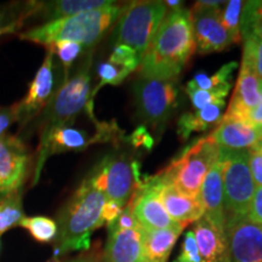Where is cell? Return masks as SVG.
Here are the masks:
<instances>
[{"instance_id": "6da1fadb", "label": "cell", "mask_w": 262, "mask_h": 262, "mask_svg": "<svg viewBox=\"0 0 262 262\" xmlns=\"http://www.w3.org/2000/svg\"><path fill=\"white\" fill-rule=\"evenodd\" d=\"M194 51L191 10H170L141 61V78L172 81Z\"/></svg>"}, {"instance_id": "7a4b0ae2", "label": "cell", "mask_w": 262, "mask_h": 262, "mask_svg": "<svg viewBox=\"0 0 262 262\" xmlns=\"http://www.w3.org/2000/svg\"><path fill=\"white\" fill-rule=\"evenodd\" d=\"M106 196L85 179L58 216L57 254L88 250L95 229L102 227L101 212Z\"/></svg>"}, {"instance_id": "3957f363", "label": "cell", "mask_w": 262, "mask_h": 262, "mask_svg": "<svg viewBox=\"0 0 262 262\" xmlns=\"http://www.w3.org/2000/svg\"><path fill=\"white\" fill-rule=\"evenodd\" d=\"M126 5H113L64 17L19 33L22 40H28L49 47L57 41H74L84 48H93L106 32L118 22Z\"/></svg>"}, {"instance_id": "277c9868", "label": "cell", "mask_w": 262, "mask_h": 262, "mask_svg": "<svg viewBox=\"0 0 262 262\" xmlns=\"http://www.w3.org/2000/svg\"><path fill=\"white\" fill-rule=\"evenodd\" d=\"M91 64L93 50L89 52L78 71L67 80L62 81L52 95L50 102L44 108V113L40 118V141L56 127L71 126L78 114L85 108L89 110V112L93 111V101L90 96Z\"/></svg>"}, {"instance_id": "5b68a950", "label": "cell", "mask_w": 262, "mask_h": 262, "mask_svg": "<svg viewBox=\"0 0 262 262\" xmlns=\"http://www.w3.org/2000/svg\"><path fill=\"white\" fill-rule=\"evenodd\" d=\"M219 150L220 147L209 135L193 140L156 176L182 194L199 199L202 183L217 160Z\"/></svg>"}, {"instance_id": "8992f818", "label": "cell", "mask_w": 262, "mask_h": 262, "mask_svg": "<svg viewBox=\"0 0 262 262\" xmlns=\"http://www.w3.org/2000/svg\"><path fill=\"white\" fill-rule=\"evenodd\" d=\"M166 14L168 8L164 2H134L126 4L113 33L114 47L126 45L142 61Z\"/></svg>"}, {"instance_id": "52a82bcc", "label": "cell", "mask_w": 262, "mask_h": 262, "mask_svg": "<svg viewBox=\"0 0 262 262\" xmlns=\"http://www.w3.org/2000/svg\"><path fill=\"white\" fill-rule=\"evenodd\" d=\"M219 157L222 162L226 217L247 216L256 188L249 168V149L220 147Z\"/></svg>"}, {"instance_id": "ba28073f", "label": "cell", "mask_w": 262, "mask_h": 262, "mask_svg": "<svg viewBox=\"0 0 262 262\" xmlns=\"http://www.w3.org/2000/svg\"><path fill=\"white\" fill-rule=\"evenodd\" d=\"M137 168V162L130 163L126 157L108 155L98 162L86 179L106 199L126 205L133 189L141 182Z\"/></svg>"}, {"instance_id": "9c48e42d", "label": "cell", "mask_w": 262, "mask_h": 262, "mask_svg": "<svg viewBox=\"0 0 262 262\" xmlns=\"http://www.w3.org/2000/svg\"><path fill=\"white\" fill-rule=\"evenodd\" d=\"M134 97L141 119L157 134L163 133L166 122L178 107L179 90L172 81L141 78L134 84Z\"/></svg>"}, {"instance_id": "30bf717a", "label": "cell", "mask_w": 262, "mask_h": 262, "mask_svg": "<svg viewBox=\"0 0 262 262\" xmlns=\"http://www.w3.org/2000/svg\"><path fill=\"white\" fill-rule=\"evenodd\" d=\"M226 262H262V226L248 216L226 222Z\"/></svg>"}, {"instance_id": "8fae6325", "label": "cell", "mask_w": 262, "mask_h": 262, "mask_svg": "<svg viewBox=\"0 0 262 262\" xmlns=\"http://www.w3.org/2000/svg\"><path fill=\"white\" fill-rule=\"evenodd\" d=\"M31 156L24 141L5 134L0 137V195L21 191L29 173Z\"/></svg>"}, {"instance_id": "7c38bea8", "label": "cell", "mask_w": 262, "mask_h": 262, "mask_svg": "<svg viewBox=\"0 0 262 262\" xmlns=\"http://www.w3.org/2000/svg\"><path fill=\"white\" fill-rule=\"evenodd\" d=\"M195 50L201 54L222 51L233 44L231 35L221 21L220 8L193 6L191 11Z\"/></svg>"}, {"instance_id": "4fadbf2b", "label": "cell", "mask_w": 262, "mask_h": 262, "mask_svg": "<svg viewBox=\"0 0 262 262\" xmlns=\"http://www.w3.org/2000/svg\"><path fill=\"white\" fill-rule=\"evenodd\" d=\"M55 94V73H54V54L47 51L40 68L35 73L34 79L29 84L28 93L19 103H16L17 123L26 125L33 118L38 116L50 102Z\"/></svg>"}, {"instance_id": "5bb4252c", "label": "cell", "mask_w": 262, "mask_h": 262, "mask_svg": "<svg viewBox=\"0 0 262 262\" xmlns=\"http://www.w3.org/2000/svg\"><path fill=\"white\" fill-rule=\"evenodd\" d=\"M133 214L142 229H163L182 227L170 217L160 202L156 185L150 178L140 182L129 201Z\"/></svg>"}, {"instance_id": "9a60e30c", "label": "cell", "mask_w": 262, "mask_h": 262, "mask_svg": "<svg viewBox=\"0 0 262 262\" xmlns=\"http://www.w3.org/2000/svg\"><path fill=\"white\" fill-rule=\"evenodd\" d=\"M101 141L103 140L100 134L90 137L85 131L74 129L72 126H61L50 131V134L44 140H41L39 145L38 159L35 164L34 176H33V186L39 182L42 168L49 157L64 152H79L88 148L94 142H101Z\"/></svg>"}, {"instance_id": "2e32d148", "label": "cell", "mask_w": 262, "mask_h": 262, "mask_svg": "<svg viewBox=\"0 0 262 262\" xmlns=\"http://www.w3.org/2000/svg\"><path fill=\"white\" fill-rule=\"evenodd\" d=\"M219 147L228 149H250L262 140V126L248 119L222 117L216 129L209 134Z\"/></svg>"}, {"instance_id": "e0dca14e", "label": "cell", "mask_w": 262, "mask_h": 262, "mask_svg": "<svg viewBox=\"0 0 262 262\" xmlns=\"http://www.w3.org/2000/svg\"><path fill=\"white\" fill-rule=\"evenodd\" d=\"M199 202L204 210V217L208 219L221 233L226 234V217L224 205V186H222V162L217 160L206 173L202 183Z\"/></svg>"}, {"instance_id": "ac0fdd59", "label": "cell", "mask_w": 262, "mask_h": 262, "mask_svg": "<svg viewBox=\"0 0 262 262\" xmlns=\"http://www.w3.org/2000/svg\"><path fill=\"white\" fill-rule=\"evenodd\" d=\"M150 180L156 185L164 209L176 224L181 225L185 228L187 225L196 222L203 217L204 210L199 199L182 194L173 186L160 181L156 175L152 176Z\"/></svg>"}, {"instance_id": "d6986e66", "label": "cell", "mask_w": 262, "mask_h": 262, "mask_svg": "<svg viewBox=\"0 0 262 262\" xmlns=\"http://www.w3.org/2000/svg\"><path fill=\"white\" fill-rule=\"evenodd\" d=\"M260 80L253 68L242 61L233 96L224 117L248 119L260 102Z\"/></svg>"}, {"instance_id": "ffe728a7", "label": "cell", "mask_w": 262, "mask_h": 262, "mask_svg": "<svg viewBox=\"0 0 262 262\" xmlns=\"http://www.w3.org/2000/svg\"><path fill=\"white\" fill-rule=\"evenodd\" d=\"M104 262H145L142 254V229H110L104 248Z\"/></svg>"}, {"instance_id": "44dd1931", "label": "cell", "mask_w": 262, "mask_h": 262, "mask_svg": "<svg viewBox=\"0 0 262 262\" xmlns=\"http://www.w3.org/2000/svg\"><path fill=\"white\" fill-rule=\"evenodd\" d=\"M194 238L201 262H226V234L221 233L208 219H199L194 226Z\"/></svg>"}, {"instance_id": "7402d4cb", "label": "cell", "mask_w": 262, "mask_h": 262, "mask_svg": "<svg viewBox=\"0 0 262 262\" xmlns=\"http://www.w3.org/2000/svg\"><path fill=\"white\" fill-rule=\"evenodd\" d=\"M142 229V228H141ZM183 227L142 229V254L145 262H168Z\"/></svg>"}, {"instance_id": "603a6c76", "label": "cell", "mask_w": 262, "mask_h": 262, "mask_svg": "<svg viewBox=\"0 0 262 262\" xmlns=\"http://www.w3.org/2000/svg\"><path fill=\"white\" fill-rule=\"evenodd\" d=\"M116 2L108 0H57V2H39L37 14L48 22L93 11L113 5Z\"/></svg>"}, {"instance_id": "cb8c5ba5", "label": "cell", "mask_w": 262, "mask_h": 262, "mask_svg": "<svg viewBox=\"0 0 262 262\" xmlns=\"http://www.w3.org/2000/svg\"><path fill=\"white\" fill-rule=\"evenodd\" d=\"M225 104V101H220L194 112L182 114L178 122V135L180 139L186 141L192 133L205 131L212 125H217L224 117L222 111H224Z\"/></svg>"}, {"instance_id": "d4e9b609", "label": "cell", "mask_w": 262, "mask_h": 262, "mask_svg": "<svg viewBox=\"0 0 262 262\" xmlns=\"http://www.w3.org/2000/svg\"><path fill=\"white\" fill-rule=\"evenodd\" d=\"M39 2H14L0 4V35L18 32L25 22L35 15Z\"/></svg>"}, {"instance_id": "484cf974", "label": "cell", "mask_w": 262, "mask_h": 262, "mask_svg": "<svg viewBox=\"0 0 262 262\" xmlns=\"http://www.w3.org/2000/svg\"><path fill=\"white\" fill-rule=\"evenodd\" d=\"M25 217L21 191L0 195V235L18 226Z\"/></svg>"}, {"instance_id": "4316f807", "label": "cell", "mask_w": 262, "mask_h": 262, "mask_svg": "<svg viewBox=\"0 0 262 262\" xmlns=\"http://www.w3.org/2000/svg\"><path fill=\"white\" fill-rule=\"evenodd\" d=\"M19 226L28 231L32 238L39 243H51L57 238V224L47 216H25Z\"/></svg>"}, {"instance_id": "83f0119b", "label": "cell", "mask_w": 262, "mask_h": 262, "mask_svg": "<svg viewBox=\"0 0 262 262\" xmlns=\"http://www.w3.org/2000/svg\"><path fill=\"white\" fill-rule=\"evenodd\" d=\"M237 62L232 61L229 62V63L222 66L220 70L212 75L198 73L193 77L192 80H189V83L201 90H214L216 88L232 85V75H233V72L235 71V68H237Z\"/></svg>"}, {"instance_id": "f1b7e54d", "label": "cell", "mask_w": 262, "mask_h": 262, "mask_svg": "<svg viewBox=\"0 0 262 262\" xmlns=\"http://www.w3.org/2000/svg\"><path fill=\"white\" fill-rule=\"evenodd\" d=\"M242 40L254 34L262 39V2H245L241 17Z\"/></svg>"}, {"instance_id": "f546056e", "label": "cell", "mask_w": 262, "mask_h": 262, "mask_svg": "<svg viewBox=\"0 0 262 262\" xmlns=\"http://www.w3.org/2000/svg\"><path fill=\"white\" fill-rule=\"evenodd\" d=\"M231 86L232 85H227V86L216 88L214 90H201L188 81L186 91H187V95L189 96L193 107L195 108V111H198L211 103L225 101L229 90H231Z\"/></svg>"}, {"instance_id": "4dcf8cb0", "label": "cell", "mask_w": 262, "mask_h": 262, "mask_svg": "<svg viewBox=\"0 0 262 262\" xmlns=\"http://www.w3.org/2000/svg\"><path fill=\"white\" fill-rule=\"evenodd\" d=\"M47 50L52 52L54 55H57L58 58H60L61 63L63 66V79H62V81H64L70 78V70L72 64L83 52L84 47L78 44V42L63 40L49 45V47H47Z\"/></svg>"}, {"instance_id": "1f68e13d", "label": "cell", "mask_w": 262, "mask_h": 262, "mask_svg": "<svg viewBox=\"0 0 262 262\" xmlns=\"http://www.w3.org/2000/svg\"><path fill=\"white\" fill-rule=\"evenodd\" d=\"M244 4L245 2H242V0H231L227 3L224 11H221V21L231 35L233 44L242 41L241 17Z\"/></svg>"}, {"instance_id": "d6a6232c", "label": "cell", "mask_w": 262, "mask_h": 262, "mask_svg": "<svg viewBox=\"0 0 262 262\" xmlns=\"http://www.w3.org/2000/svg\"><path fill=\"white\" fill-rule=\"evenodd\" d=\"M97 74L98 78H100V84L95 88L93 94L90 95L91 101L98 90L101 88H103L104 85H119L122 84L124 80L126 79L127 75L130 74V72L127 70H124V68L119 67V66H116L111 63L110 61L102 62V63L98 64L97 67Z\"/></svg>"}, {"instance_id": "836d02e7", "label": "cell", "mask_w": 262, "mask_h": 262, "mask_svg": "<svg viewBox=\"0 0 262 262\" xmlns=\"http://www.w3.org/2000/svg\"><path fill=\"white\" fill-rule=\"evenodd\" d=\"M243 40L244 48L242 61L250 66L257 77L262 79V39L251 34Z\"/></svg>"}, {"instance_id": "e575fe53", "label": "cell", "mask_w": 262, "mask_h": 262, "mask_svg": "<svg viewBox=\"0 0 262 262\" xmlns=\"http://www.w3.org/2000/svg\"><path fill=\"white\" fill-rule=\"evenodd\" d=\"M108 61L111 63L119 66L124 70H127L130 73L136 71L137 67L141 64V61L136 55V52L131 48L126 47V45H116L113 48V51Z\"/></svg>"}, {"instance_id": "d590c367", "label": "cell", "mask_w": 262, "mask_h": 262, "mask_svg": "<svg viewBox=\"0 0 262 262\" xmlns=\"http://www.w3.org/2000/svg\"><path fill=\"white\" fill-rule=\"evenodd\" d=\"M173 262H201L198 247H196L195 238L193 231H188L185 234V239L181 245V251Z\"/></svg>"}, {"instance_id": "8d00e7d4", "label": "cell", "mask_w": 262, "mask_h": 262, "mask_svg": "<svg viewBox=\"0 0 262 262\" xmlns=\"http://www.w3.org/2000/svg\"><path fill=\"white\" fill-rule=\"evenodd\" d=\"M249 168L255 185L262 187V148L260 145L249 149Z\"/></svg>"}, {"instance_id": "74e56055", "label": "cell", "mask_w": 262, "mask_h": 262, "mask_svg": "<svg viewBox=\"0 0 262 262\" xmlns=\"http://www.w3.org/2000/svg\"><path fill=\"white\" fill-rule=\"evenodd\" d=\"M129 142L135 148H146L148 150L152 149L155 145V140L145 125H141L134 130V133L129 136Z\"/></svg>"}, {"instance_id": "f35d334b", "label": "cell", "mask_w": 262, "mask_h": 262, "mask_svg": "<svg viewBox=\"0 0 262 262\" xmlns=\"http://www.w3.org/2000/svg\"><path fill=\"white\" fill-rule=\"evenodd\" d=\"M124 208H125V205L120 204V203L106 199L102 208V212H101V222H102V225L110 226L113 222H116L117 219L122 215Z\"/></svg>"}, {"instance_id": "ab89813d", "label": "cell", "mask_w": 262, "mask_h": 262, "mask_svg": "<svg viewBox=\"0 0 262 262\" xmlns=\"http://www.w3.org/2000/svg\"><path fill=\"white\" fill-rule=\"evenodd\" d=\"M139 227V224L135 220L133 214V208H131L130 203L127 202L125 208L122 212V215L117 219L116 222H113L112 225L108 226V231L110 229H118V231H122V229H130Z\"/></svg>"}, {"instance_id": "60d3db41", "label": "cell", "mask_w": 262, "mask_h": 262, "mask_svg": "<svg viewBox=\"0 0 262 262\" xmlns=\"http://www.w3.org/2000/svg\"><path fill=\"white\" fill-rule=\"evenodd\" d=\"M247 216L255 224L262 226V187L260 186H256V188H255Z\"/></svg>"}, {"instance_id": "b9f144b4", "label": "cell", "mask_w": 262, "mask_h": 262, "mask_svg": "<svg viewBox=\"0 0 262 262\" xmlns=\"http://www.w3.org/2000/svg\"><path fill=\"white\" fill-rule=\"evenodd\" d=\"M15 122H17L15 104L11 107H0V137L5 135V131Z\"/></svg>"}, {"instance_id": "7bdbcfd3", "label": "cell", "mask_w": 262, "mask_h": 262, "mask_svg": "<svg viewBox=\"0 0 262 262\" xmlns=\"http://www.w3.org/2000/svg\"><path fill=\"white\" fill-rule=\"evenodd\" d=\"M248 120L255 125L262 126V79L260 80V102L253 112L249 114Z\"/></svg>"}, {"instance_id": "ee69618b", "label": "cell", "mask_w": 262, "mask_h": 262, "mask_svg": "<svg viewBox=\"0 0 262 262\" xmlns=\"http://www.w3.org/2000/svg\"><path fill=\"white\" fill-rule=\"evenodd\" d=\"M221 4H225V2H209V0H203V2H196L195 5L202 6V8H220Z\"/></svg>"}, {"instance_id": "f6af8a7d", "label": "cell", "mask_w": 262, "mask_h": 262, "mask_svg": "<svg viewBox=\"0 0 262 262\" xmlns=\"http://www.w3.org/2000/svg\"><path fill=\"white\" fill-rule=\"evenodd\" d=\"M165 3L166 8H171V10H175V9H180L182 8V2H180V0H166Z\"/></svg>"}, {"instance_id": "bcb514c9", "label": "cell", "mask_w": 262, "mask_h": 262, "mask_svg": "<svg viewBox=\"0 0 262 262\" xmlns=\"http://www.w3.org/2000/svg\"><path fill=\"white\" fill-rule=\"evenodd\" d=\"M91 258H93V255H84V256L75 258V260L71 262H91Z\"/></svg>"}, {"instance_id": "7dc6e473", "label": "cell", "mask_w": 262, "mask_h": 262, "mask_svg": "<svg viewBox=\"0 0 262 262\" xmlns=\"http://www.w3.org/2000/svg\"><path fill=\"white\" fill-rule=\"evenodd\" d=\"M91 262H101V258L95 256V255H93V258H91Z\"/></svg>"}, {"instance_id": "c3c4849f", "label": "cell", "mask_w": 262, "mask_h": 262, "mask_svg": "<svg viewBox=\"0 0 262 262\" xmlns=\"http://www.w3.org/2000/svg\"><path fill=\"white\" fill-rule=\"evenodd\" d=\"M258 145H260V146H261V148H262V140L260 141V143H258Z\"/></svg>"}, {"instance_id": "681fc988", "label": "cell", "mask_w": 262, "mask_h": 262, "mask_svg": "<svg viewBox=\"0 0 262 262\" xmlns=\"http://www.w3.org/2000/svg\"><path fill=\"white\" fill-rule=\"evenodd\" d=\"M101 262H104V261H103V260H102V258H101Z\"/></svg>"}, {"instance_id": "f907efd6", "label": "cell", "mask_w": 262, "mask_h": 262, "mask_svg": "<svg viewBox=\"0 0 262 262\" xmlns=\"http://www.w3.org/2000/svg\"><path fill=\"white\" fill-rule=\"evenodd\" d=\"M54 262H56V261H54Z\"/></svg>"}]
</instances>
